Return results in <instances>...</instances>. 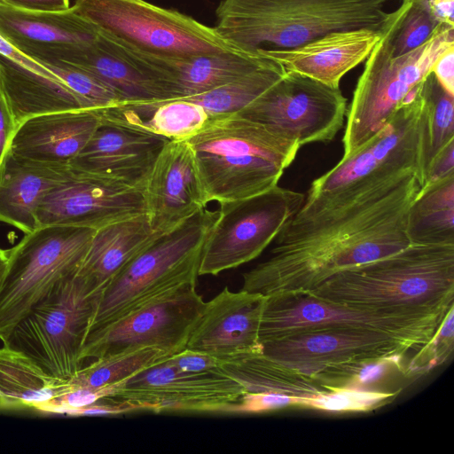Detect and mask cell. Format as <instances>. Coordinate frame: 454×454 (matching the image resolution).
<instances>
[{
  "instance_id": "obj_23",
  "label": "cell",
  "mask_w": 454,
  "mask_h": 454,
  "mask_svg": "<svg viewBox=\"0 0 454 454\" xmlns=\"http://www.w3.org/2000/svg\"><path fill=\"white\" fill-rule=\"evenodd\" d=\"M380 35V30L376 29H346L328 33L294 49L259 52L280 63L286 72L339 88L342 77L366 60Z\"/></svg>"
},
{
  "instance_id": "obj_6",
  "label": "cell",
  "mask_w": 454,
  "mask_h": 454,
  "mask_svg": "<svg viewBox=\"0 0 454 454\" xmlns=\"http://www.w3.org/2000/svg\"><path fill=\"white\" fill-rule=\"evenodd\" d=\"M421 82L383 128L310 184L301 207L345 201L388 180L414 173L424 182Z\"/></svg>"
},
{
  "instance_id": "obj_19",
  "label": "cell",
  "mask_w": 454,
  "mask_h": 454,
  "mask_svg": "<svg viewBox=\"0 0 454 454\" xmlns=\"http://www.w3.org/2000/svg\"><path fill=\"white\" fill-rule=\"evenodd\" d=\"M266 296L225 286L205 306L186 348L222 361L262 353L259 329Z\"/></svg>"
},
{
  "instance_id": "obj_3",
  "label": "cell",
  "mask_w": 454,
  "mask_h": 454,
  "mask_svg": "<svg viewBox=\"0 0 454 454\" xmlns=\"http://www.w3.org/2000/svg\"><path fill=\"white\" fill-rule=\"evenodd\" d=\"M186 141L207 202L219 204L278 185L301 147L238 114L211 118Z\"/></svg>"
},
{
  "instance_id": "obj_22",
  "label": "cell",
  "mask_w": 454,
  "mask_h": 454,
  "mask_svg": "<svg viewBox=\"0 0 454 454\" xmlns=\"http://www.w3.org/2000/svg\"><path fill=\"white\" fill-rule=\"evenodd\" d=\"M153 232H164L207 207L193 154L186 139L163 147L143 188Z\"/></svg>"
},
{
  "instance_id": "obj_4",
  "label": "cell",
  "mask_w": 454,
  "mask_h": 454,
  "mask_svg": "<svg viewBox=\"0 0 454 454\" xmlns=\"http://www.w3.org/2000/svg\"><path fill=\"white\" fill-rule=\"evenodd\" d=\"M307 293L357 307L447 311L454 304V245H410L340 271Z\"/></svg>"
},
{
  "instance_id": "obj_42",
  "label": "cell",
  "mask_w": 454,
  "mask_h": 454,
  "mask_svg": "<svg viewBox=\"0 0 454 454\" xmlns=\"http://www.w3.org/2000/svg\"><path fill=\"white\" fill-rule=\"evenodd\" d=\"M168 361L177 369L189 372H214L222 363L217 357L186 348L168 357Z\"/></svg>"
},
{
  "instance_id": "obj_33",
  "label": "cell",
  "mask_w": 454,
  "mask_h": 454,
  "mask_svg": "<svg viewBox=\"0 0 454 454\" xmlns=\"http://www.w3.org/2000/svg\"><path fill=\"white\" fill-rule=\"evenodd\" d=\"M286 74L270 59L262 67L204 93L184 98L202 106L210 118L237 114L254 102Z\"/></svg>"
},
{
  "instance_id": "obj_43",
  "label": "cell",
  "mask_w": 454,
  "mask_h": 454,
  "mask_svg": "<svg viewBox=\"0 0 454 454\" xmlns=\"http://www.w3.org/2000/svg\"><path fill=\"white\" fill-rule=\"evenodd\" d=\"M454 176V139L450 141L428 165L421 188Z\"/></svg>"
},
{
  "instance_id": "obj_2",
  "label": "cell",
  "mask_w": 454,
  "mask_h": 454,
  "mask_svg": "<svg viewBox=\"0 0 454 454\" xmlns=\"http://www.w3.org/2000/svg\"><path fill=\"white\" fill-rule=\"evenodd\" d=\"M387 0H221L215 29L240 51L289 50L331 32L380 30Z\"/></svg>"
},
{
  "instance_id": "obj_35",
  "label": "cell",
  "mask_w": 454,
  "mask_h": 454,
  "mask_svg": "<svg viewBox=\"0 0 454 454\" xmlns=\"http://www.w3.org/2000/svg\"><path fill=\"white\" fill-rule=\"evenodd\" d=\"M423 168L454 139V95L449 93L430 72L421 82Z\"/></svg>"
},
{
  "instance_id": "obj_47",
  "label": "cell",
  "mask_w": 454,
  "mask_h": 454,
  "mask_svg": "<svg viewBox=\"0 0 454 454\" xmlns=\"http://www.w3.org/2000/svg\"><path fill=\"white\" fill-rule=\"evenodd\" d=\"M129 411L121 405L98 401L92 404L75 408L66 411L64 414L69 416H92V415H117L129 412Z\"/></svg>"
},
{
  "instance_id": "obj_50",
  "label": "cell",
  "mask_w": 454,
  "mask_h": 454,
  "mask_svg": "<svg viewBox=\"0 0 454 454\" xmlns=\"http://www.w3.org/2000/svg\"><path fill=\"white\" fill-rule=\"evenodd\" d=\"M2 271H3V270H0V275H1Z\"/></svg>"
},
{
  "instance_id": "obj_16",
  "label": "cell",
  "mask_w": 454,
  "mask_h": 454,
  "mask_svg": "<svg viewBox=\"0 0 454 454\" xmlns=\"http://www.w3.org/2000/svg\"><path fill=\"white\" fill-rule=\"evenodd\" d=\"M98 33L115 51L154 82L165 93L167 100L204 93L262 67L270 59L261 52L156 53L100 30Z\"/></svg>"
},
{
  "instance_id": "obj_28",
  "label": "cell",
  "mask_w": 454,
  "mask_h": 454,
  "mask_svg": "<svg viewBox=\"0 0 454 454\" xmlns=\"http://www.w3.org/2000/svg\"><path fill=\"white\" fill-rule=\"evenodd\" d=\"M98 110L103 120L169 140L187 139L211 119L202 106L183 98L122 102Z\"/></svg>"
},
{
  "instance_id": "obj_29",
  "label": "cell",
  "mask_w": 454,
  "mask_h": 454,
  "mask_svg": "<svg viewBox=\"0 0 454 454\" xmlns=\"http://www.w3.org/2000/svg\"><path fill=\"white\" fill-rule=\"evenodd\" d=\"M215 371L239 381L247 392H277L299 397L332 392L316 371L294 368L262 353L222 361Z\"/></svg>"
},
{
  "instance_id": "obj_36",
  "label": "cell",
  "mask_w": 454,
  "mask_h": 454,
  "mask_svg": "<svg viewBox=\"0 0 454 454\" xmlns=\"http://www.w3.org/2000/svg\"><path fill=\"white\" fill-rule=\"evenodd\" d=\"M445 23L433 14L427 0H402L380 29L392 57H400L424 44Z\"/></svg>"
},
{
  "instance_id": "obj_24",
  "label": "cell",
  "mask_w": 454,
  "mask_h": 454,
  "mask_svg": "<svg viewBox=\"0 0 454 454\" xmlns=\"http://www.w3.org/2000/svg\"><path fill=\"white\" fill-rule=\"evenodd\" d=\"M100 122L98 109L36 115L17 127L9 150L33 160L68 164L86 145Z\"/></svg>"
},
{
  "instance_id": "obj_1",
  "label": "cell",
  "mask_w": 454,
  "mask_h": 454,
  "mask_svg": "<svg viewBox=\"0 0 454 454\" xmlns=\"http://www.w3.org/2000/svg\"><path fill=\"white\" fill-rule=\"evenodd\" d=\"M420 189L411 173L348 203L295 214L276 237L270 256L243 274L241 289L266 297L309 292L340 271L406 248L408 210Z\"/></svg>"
},
{
  "instance_id": "obj_48",
  "label": "cell",
  "mask_w": 454,
  "mask_h": 454,
  "mask_svg": "<svg viewBox=\"0 0 454 454\" xmlns=\"http://www.w3.org/2000/svg\"><path fill=\"white\" fill-rule=\"evenodd\" d=\"M430 10L441 22L454 26V0H427Z\"/></svg>"
},
{
  "instance_id": "obj_31",
  "label": "cell",
  "mask_w": 454,
  "mask_h": 454,
  "mask_svg": "<svg viewBox=\"0 0 454 454\" xmlns=\"http://www.w3.org/2000/svg\"><path fill=\"white\" fill-rule=\"evenodd\" d=\"M68 389L67 380L49 375L23 352L0 348V409H35Z\"/></svg>"
},
{
  "instance_id": "obj_18",
  "label": "cell",
  "mask_w": 454,
  "mask_h": 454,
  "mask_svg": "<svg viewBox=\"0 0 454 454\" xmlns=\"http://www.w3.org/2000/svg\"><path fill=\"white\" fill-rule=\"evenodd\" d=\"M262 345V353L267 357L297 368L395 356H408L418 349L380 332L348 327L295 332Z\"/></svg>"
},
{
  "instance_id": "obj_10",
  "label": "cell",
  "mask_w": 454,
  "mask_h": 454,
  "mask_svg": "<svg viewBox=\"0 0 454 454\" xmlns=\"http://www.w3.org/2000/svg\"><path fill=\"white\" fill-rule=\"evenodd\" d=\"M448 310L357 307L307 292L285 293L266 297L259 340L263 343L304 330L348 327L380 332L419 348L431 340Z\"/></svg>"
},
{
  "instance_id": "obj_13",
  "label": "cell",
  "mask_w": 454,
  "mask_h": 454,
  "mask_svg": "<svg viewBox=\"0 0 454 454\" xmlns=\"http://www.w3.org/2000/svg\"><path fill=\"white\" fill-rule=\"evenodd\" d=\"M347 111V98L340 87L286 72L237 114L302 146L333 141L344 124Z\"/></svg>"
},
{
  "instance_id": "obj_41",
  "label": "cell",
  "mask_w": 454,
  "mask_h": 454,
  "mask_svg": "<svg viewBox=\"0 0 454 454\" xmlns=\"http://www.w3.org/2000/svg\"><path fill=\"white\" fill-rule=\"evenodd\" d=\"M301 398L277 392H246L234 413H261L287 407H300Z\"/></svg>"
},
{
  "instance_id": "obj_26",
  "label": "cell",
  "mask_w": 454,
  "mask_h": 454,
  "mask_svg": "<svg viewBox=\"0 0 454 454\" xmlns=\"http://www.w3.org/2000/svg\"><path fill=\"white\" fill-rule=\"evenodd\" d=\"M158 233L145 214L96 230L76 273L90 280L102 293L114 276Z\"/></svg>"
},
{
  "instance_id": "obj_5",
  "label": "cell",
  "mask_w": 454,
  "mask_h": 454,
  "mask_svg": "<svg viewBox=\"0 0 454 454\" xmlns=\"http://www.w3.org/2000/svg\"><path fill=\"white\" fill-rule=\"evenodd\" d=\"M217 215L218 210L204 207L158 233L104 288L88 333L162 294L197 284L202 249Z\"/></svg>"
},
{
  "instance_id": "obj_14",
  "label": "cell",
  "mask_w": 454,
  "mask_h": 454,
  "mask_svg": "<svg viewBox=\"0 0 454 454\" xmlns=\"http://www.w3.org/2000/svg\"><path fill=\"white\" fill-rule=\"evenodd\" d=\"M196 285L162 294L91 330L82 348V361L141 346L156 347L170 356L182 351L206 302Z\"/></svg>"
},
{
  "instance_id": "obj_17",
  "label": "cell",
  "mask_w": 454,
  "mask_h": 454,
  "mask_svg": "<svg viewBox=\"0 0 454 454\" xmlns=\"http://www.w3.org/2000/svg\"><path fill=\"white\" fill-rule=\"evenodd\" d=\"M144 214L143 189L72 170L70 177L42 200L36 220L37 228L69 225L98 230Z\"/></svg>"
},
{
  "instance_id": "obj_27",
  "label": "cell",
  "mask_w": 454,
  "mask_h": 454,
  "mask_svg": "<svg viewBox=\"0 0 454 454\" xmlns=\"http://www.w3.org/2000/svg\"><path fill=\"white\" fill-rule=\"evenodd\" d=\"M0 73L18 126L36 115L85 109L81 99L56 74L32 71L1 55Z\"/></svg>"
},
{
  "instance_id": "obj_39",
  "label": "cell",
  "mask_w": 454,
  "mask_h": 454,
  "mask_svg": "<svg viewBox=\"0 0 454 454\" xmlns=\"http://www.w3.org/2000/svg\"><path fill=\"white\" fill-rule=\"evenodd\" d=\"M454 348V305H452L437 331L426 344L419 348L408 362L406 378L419 377L443 364Z\"/></svg>"
},
{
  "instance_id": "obj_34",
  "label": "cell",
  "mask_w": 454,
  "mask_h": 454,
  "mask_svg": "<svg viewBox=\"0 0 454 454\" xmlns=\"http://www.w3.org/2000/svg\"><path fill=\"white\" fill-rule=\"evenodd\" d=\"M170 356L152 346L136 347L95 358L67 380L70 388L101 387L122 381Z\"/></svg>"
},
{
  "instance_id": "obj_49",
  "label": "cell",
  "mask_w": 454,
  "mask_h": 454,
  "mask_svg": "<svg viewBox=\"0 0 454 454\" xmlns=\"http://www.w3.org/2000/svg\"><path fill=\"white\" fill-rule=\"evenodd\" d=\"M7 261V250L0 247V270H2Z\"/></svg>"
},
{
  "instance_id": "obj_15",
  "label": "cell",
  "mask_w": 454,
  "mask_h": 454,
  "mask_svg": "<svg viewBox=\"0 0 454 454\" xmlns=\"http://www.w3.org/2000/svg\"><path fill=\"white\" fill-rule=\"evenodd\" d=\"M246 392L239 381L224 373L184 372L166 358L118 382L101 401L129 411L234 413Z\"/></svg>"
},
{
  "instance_id": "obj_30",
  "label": "cell",
  "mask_w": 454,
  "mask_h": 454,
  "mask_svg": "<svg viewBox=\"0 0 454 454\" xmlns=\"http://www.w3.org/2000/svg\"><path fill=\"white\" fill-rule=\"evenodd\" d=\"M67 62L110 87L122 102L167 100L162 90L98 34L96 40Z\"/></svg>"
},
{
  "instance_id": "obj_40",
  "label": "cell",
  "mask_w": 454,
  "mask_h": 454,
  "mask_svg": "<svg viewBox=\"0 0 454 454\" xmlns=\"http://www.w3.org/2000/svg\"><path fill=\"white\" fill-rule=\"evenodd\" d=\"M117 383L101 387L70 388L42 403L35 410L47 413L64 414L69 410L90 405L110 396L115 390Z\"/></svg>"
},
{
  "instance_id": "obj_25",
  "label": "cell",
  "mask_w": 454,
  "mask_h": 454,
  "mask_svg": "<svg viewBox=\"0 0 454 454\" xmlns=\"http://www.w3.org/2000/svg\"><path fill=\"white\" fill-rule=\"evenodd\" d=\"M71 175L69 164L33 160L8 149L0 165V222L32 232L42 200Z\"/></svg>"
},
{
  "instance_id": "obj_45",
  "label": "cell",
  "mask_w": 454,
  "mask_h": 454,
  "mask_svg": "<svg viewBox=\"0 0 454 454\" xmlns=\"http://www.w3.org/2000/svg\"><path fill=\"white\" fill-rule=\"evenodd\" d=\"M431 72L441 85L454 95V45L449 47L434 62Z\"/></svg>"
},
{
  "instance_id": "obj_7",
  "label": "cell",
  "mask_w": 454,
  "mask_h": 454,
  "mask_svg": "<svg viewBox=\"0 0 454 454\" xmlns=\"http://www.w3.org/2000/svg\"><path fill=\"white\" fill-rule=\"evenodd\" d=\"M96 230L46 225L25 234L7 250L0 275V340L61 280L81 265Z\"/></svg>"
},
{
  "instance_id": "obj_32",
  "label": "cell",
  "mask_w": 454,
  "mask_h": 454,
  "mask_svg": "<svg viewBox=\"0 0 454 454\" xmlns=\"http://www.w3.org/2000/svg\"><path fill=\"white\" fill-rule=\"evenodd\" d=\"M411 245H454V176L421 188L408 210Z\"/></svg>"
},
{
  "instance_id": "obj_8",
  "label": "cell",
  "mask_w": 454,
  "mask_h": 454,
  "mask_svg": "<svg viewBox=\"0 0 454 454\" xmlns=\"http://www.w3.org/2000/svg\"><path fill=\"white\" fill-rule=\"evenodd\" d=\"M452 45L454 26L448 24H442L424 44L400 57L390 55L380 35L366 59L347 111L342 158L353 154L383 128L406 96L431 72L438 56Z\"/></svg>"
},
{
  "instance_id": "obj_11",
  "label": "cell",
  "mask_w": 454,
  "mask_h": 454,
  "mask_svg": "<svg viewBox=\"0 0 454 454\" xmlns=\"http://www.w3.org/2000/svg\"><path fill=\"white\" fill-rule=\"evenodd\" d=\"M72 6L98 30L148 51L171 55L240 51L214 27L145 0H75Z\"/></svg>"
},
{
  "instance_id": "obj_9",
  "label": "cell",
  "mask_w": 454,
  "mask_h": 454,
  "mask_svg": "<svg viewBox=\"0 0 454 454\" xmlns=\"http://www.w3.org/2000/svg\"><path fill=\"white\" fill-rule=\"evenodd\" d=\"M100 295L75 271L30 310L5 345L26 354L49 375L70 379L83 366L81 351Z\"/></svg>"
},
{
  "instance_id": "obj_46",
  "label": "cell",
  "mask_w": 454,
  "mask_h": 454,
  "mask_svg": "<svg viewBox=\"0 0 454 454\" xmlns=\"http://www.w3.org/2000/svg\"><path fill=\"white\" fill-rule=\"evenodd\" d=\"M0 3L31 11L59 12L70 7L69 0H0Z\"/></svg>"
},
{
  "instance_id": "obj_20",
  "label": "cell",
  "mask_w": 454,
  "mask_h": 454,
  "mask_svg": "<svg viewBox=\"0 0 454 454\" xmlns=\"http://www.w3.org/2000/svg\"><path fill=\"white\" fill-rule=\"evenodd\" d=\"M98 28L73 6L59 12L31 11L0 3V36L38 61H68L93 43Z\"/></svg>"
},
{
  "instance_id": "obj_21",
  "label": "cell",
  "mask_w": 454,
  "mask_h": 454,
  "mask_svg": "<svg viewBox=\"0 0 454 454\" xmlns=\"http://www.w3.org/2000/svg\"><path fill=\"white\" fill-rule=\"evenodd\" d=\"M168 141L162 136L101 118L89 142L68 164L74 171L143 189L156 159Z\"/></svg>"
},
{
  "instance_id": "obj_44",
  "label": "cell",
  "mask_w": 454,
  "mask_h": 454,
  "mask_svg": "<svg viewBox=\"0 0 454 454\" xmlns=\"http://www.w3.org/2000/svg\"><path fill=\"white\" fill-rule=\"evenodd\" d=\"M17 127L0 73V165L9 149Z\"/></svg>"
},
{
  "instance_id": "obj_38",
  "label": "cell",
  "mask_w": 454,
  "mask_h": 454,
  "mask_svg": "<svg viewBox=\"0 0 454 454\" xmlns=\"http://www.w3.org/2000/svg\"><path fill=\"white\" fill-rule=\"evenodd\" d=\"M81 99L85 109H104L121 103L119 96L90 74L64 61L42 63Z\"/></svg>"
},
{
  "instance_id": "obj_37",
  "label": "cell",
  "mask_w": 454,
  "mask_h": 454,
  "mask_svg": "<svg viewBox=\"0 0 454 454\" xmlns=\"http://www.w3.org/2000/svg\"><path fill=\"white\" fill-rule=\"evenodd\" d=\"M401 389L394 392L343 388L301 398L300 408L327 412H369L394 401Z\"/></svg>"
},
{
  "instance_id": "obj_12",
  "label": "cell",
  "mask_w": 454,
  "mask_h": 454,
  "mask_svg": "<svg viewBox=\"0 0 454 454\" xmlns=\"http://www.w3.org/2000/svg\"><path fill=\"white\" fill-rule=\"evenodd\" d=\"M305 195L278 185L220 204L205 241L199 276H215L258 257L301 207Z\"/></svg>"
}]
</instances>
